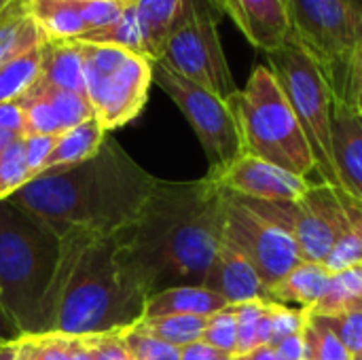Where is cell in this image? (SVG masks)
I'll use <instances>...</instances> for the list:
<instances>
[{"label": "cell", "mask_w": 362, "mask_h": 360, "mask_svg": "<svg viewBox=\"0 0 362 360\" xmlns=\"http://www.w3.org/2000/svg\"><path fill=\"white\" fill-rule=\"evenodd\" d=\"M227 191L216 180L155 182L138 221L125 231L127 261L146 295L202 286L225 236Z\"/></svg>", "instance_id": "obj_1"}, {"label": "cell", "mask_w": 362, "mask_h": 360, "mask_svg": "<svg viewBox=\"0 0 362 360\" xmlns=\"http://www.w3.org/2000/svg\"><path fill=\"white\" fill-rule=\"evenodd\" d=\"M125 231L106 236L70 227L59 233L62 250L45 301L42 335H102L142 318L148 295L127 261Z\"/></svg>", "instance_id": "obj_2"}, {"label": "cell", "mask_w": 362, "mask_h": 360, "mask_svg": "<svg viewBox=\"0 0 362 360\" xmlns=\"http://www.w3.org/2000/svg\"><path fill=\"white\" fill-rule=\"evenodd\" d=\"M155 182L117 140L106 138L91 159L42 172L8 199L57 233L83 227L108 236L134 227Z\"/></svg>", "instance_id": "obj_3"}, {"label": "cell", "mask_w": 362, "mask_h": 360, "mask_svg": "<svg viewBox=\"0 0 362 360\" xmlns=\"http://www.w3.org/2000/svg\"><path fill=\"white\" fill-rule=\"evenodd\" d=\"M59 233L42 219L0 202V306L23 335H42V312L57 272Z\"/></svg>", "instance_id": "obj_4"}, {"label": "cell", "mask_w": 362, "mask_h": 360, "mask_svg": "<svg viewBox=\"0 0 362 360\" xmlns=\"http://www.w3.org/2000/svg\"><path fill=\"white\" fill-rule=\"evenodd\" d=\"M244 155L269 161L297 176L316 172L308 138L269 66H255L244 89L229 98Z\"/></svg>", "instance_id": "obj_5"}, {"label": "cell", "mask_w": 362, "mask_h": 360, "mask_svg": "<svg viewBox=\"0 0 362 360\" xmlns=\"http://www.w3.org/2000/svg\"><path fill=\"white\" fill-rule=\"evenodd\" d=\"M293 40L322 72L333 100L361 98L362 15L344 0H286Z\"/></svg>", "instance_id": "obj_6"}, {"label": "cell", "mask_w": 362, "mask_h": 360, "mask_svg": "<svg viewBox=\"0 0 362 360\" xmlns=\"http://www.w3.org/2000/svg\"><path fill=\"white\" fill-rule=\"evenodd\" d=\"M267 62L308 138L320 182L341 187L331 149L333 95L322 72L293 38L269 51Z\"/></svg>", "instance_id": "obj_7"}, {"label": "cell", "mask_w": 362, "mask_h": 360, "mask_svg": "<svg viewBox=\"0 0 362 360\" xmlns=\"http://www.w3.org/2000/svg\"><path fill=\"white\" fill-rule=\"evenodd\" d=\"M85 93L104 132L134 121L148 100L153 59L117 47L81 42Z\"/></svg>", "instance_id": "obj_8"}, {"label": "cell", "mask_w": 362, "mask_h": 360, "mask_svg": "<svg viewBox=\"0 0 362 360\" xmlns=\"http://www.w3.org/2000/svg\"><path fill=\"white\" fill-rule=\"evenodd\" d=\"M225 15L221 0H185L180 17L155 62L206 87L223 100L238 93L223 51L218 23Z\"/></svg>", "instance_id": "obj_9"}, {"label": "cell", "mask_w": 362, "mask_h": 360, "mask_svg": "<svg viewBox=\"0 0 362 360\" xmlns=\"http://www.w3.org/2000/svg\"><path fill=\"white\" fill-rule=\"evenodd\" d=\"M153 83L159 85L180 108L199 138L210 163V176L225 172L244 155L242 134L229 100L180 76L161 62H153Z\"/></svg>", "instance_id": "obj_10"}, {"label": "cell", "mask_w": 362, "mask_h": 360, "mask_svg": "<svg viewBox=\"0 0 362 360\" xmlns=\"http://www.w3.org/2000/svg\"><path fill=\"white\" fill-rule=\"evenodd\" d=\"M257 214L286 231L308 263H325L348 219L327 182H316L299 199H252L238 195Z\"/></svg>", "instance_id": "obj_11"}, {"label": "cell", "mask_w": 362, "mask_h": 360, "mask_svg": "<svg viewBox=\"0 0 362 360\" xmlns=\"http://www.w3.org/2000/svg\"><path fill=\"white\" fill-rule=\"evenodd\" d=\"M223 242L235 248L257 269L267 289L303 261L295 240L286 231L257 214L233 193H227Z\"/></svg>", "instance_id": "obj_12"}, {"label": "cell", "mask_w": 362, "mask_h": 360, "mask_svg": "<svg viewBox=\"0 0 362 360\" xmlns=\"http://www.w3.org/2000/svg\"><path fill=\"white\" fill-rule=\"evenodd\" d=\"M123 0H32V15L45 40H78L117 21Z\"/></svg>", "instance_id": "obj_13"}, {"label": "cell", "mask_w": 362, "mask_h": 360, "mask_svg": "<svg viewBox=\"0 0 362 360\" xmlns=\"http://www.w3.org/2000/svg\"><path fill=\"white\" fill-rule=\"evenodd\" d=\"M210 178L216 180L227 193L252 199H299L314 185L303 176L286 172L252 155H242L225 172Z\"/></svg>", "instance_id": "obj_14"}, {"label": "cell", "mask_w": 362, "mask_h": 360, "mask_svg": "<svg viewBox=\"0 0 362 360\" xmlns=\"http://www.w3.org/2000/svg\"><path fill=\"white\" fill-rule=\"evenodd\" d=\"M331 149L341 187L362 199V98L333 100Z\"/></svg>", "instance_id": "obj_15"}, {"label": "cell", "mask_w": 362, "mask_h": 360, "mask_svg": "<svg viewBox=\"0 0 362 360\" xmlns=\"http://www.w3.org/2000/svg\"><path fill=\"white\" fill-rule=\"evenodd\" d=\"M246 40L265 53L293 38L286 0H221Z\"/></svg>", "instance_id": "obj_16"}, {"label": "cell", "mask_w": 362, "mask_h": 360, "mask_svg": "<svg viewBox=\"0 0 362 360\" xmlns=\"http://www.w3.org/2000/svg\"><path fill=\"white\" fill-rule=\"evenodd\" d=\"M202 286L223 297L227 306H240L248 301H272L269 289L259 278L257 269L227 242L221 244Z\"/></svg>", "instance_id": "obj_17"}, {"label": "cell", "mask_w": 362, "mask_h": 360, "mask_svg": "<svg viewBox=\"0 0 362 360\" xmlns=\"http://www.w3.org/2000/svg\"><path fill=\"white\" fill-rule=\"evenodd\" d=\"M225 308L227 301L204 286H176L148 295L144 301L142 318L176 316V314L210 318Z\"/></svg>", "instance_id": "obj_18"}, {"label": "cell", "mask_w": 362, "mask_h": 360, "mask_svg": "<svg viewBox=\"0 0 362 360\" xmlns=\"http://www.w3.org/2000/svg\"><path fill=\"white\" fill-rule=\"evenodd\" d=\"M45 40L34 15L32 0H8L0 8V66Z\"/></svg>", "instance_id": "obj_19"}, {"label": "cell", "mask_w": 362, "mask_h": 360, "mask_svg": "<svg viewBox=\"0 0 362 360\" xmlns=\"http://www.w3.org/2000/svg\"><path fill=\"white\" fill-rule=\"evenodd\" d=\"M40 83L85 93V72L83 53L78 40H45L42 42V72Z\"/></svg>", "instance_id": "obj_20"}, {"label": "cell", "mask_w": 362, "mask_h": 360, "mask_svg": "<svg viewBox=\"0 0 362 360\" xmlns=\"http://www.w3.org/2000/svg\"><path fill=\"white\" fill-rule=\"evenodd\" d=\"M331 272L322 263H308L301 261L295 269H291L280 282L269 289V297L282 306H299L305 312H312L314 306L320 301Z\"/></svg>", "instance_id": "obj_21"}, {"label": "cell", "mask_w": 362, "mask_h": 360, "mask_svg": "<svg viewBox=\"0 0 362 360\" xmlns=\"http://www.w3.org/2000/svg\"><path fill=\"white\" fill-rule=\"evenodd\" d=\"M132 4L142 36L144 55L155 62L161 57V51L180 17L185 0H134Z\"/></svg>", "instance_id": "obj_22"}, {"label": "cell", "mask_w": 362, "mask_h": 360, "mask_svg": "<svg viewBox=\"0 0 362 360\" xmlns=\"http://www.w3.org/2000/svg\"><path fill=\"white\" fill-rule=\"evenodd\" d=\"M106 138L108 136H106L104 127L100 125V121L95 117H91V119H87V121L70 127V129H66L64 134H59L55 138L53 151H51L42 172L76 166L81 161L91 159L102 149Z\"/></svg>", "instance_id": "obj_23"}, {"label": "cell", "mask_w": 362, "mask_h": 360, "mask_svg": "<svg viewBox=\"0 0 362 360\" xmlns=\"http://www.w3.org/2000/svg\"><path fill=\"white\" fill-rule=\"evenodd\" d=\"M42 42L0 66V104L17 102L38 83L42 72Z\"/></svg>", "instance_id": "obj_24"}, {"label": "cell", "mask_w": 362, "mask_h": 360, "mask_svg": "<svg viewBox=\"0 0 362 360\" xmlns=\"http://www.w3.org/2000/svg\"><path fill=\"white\" fill-rule=\"evenodd\" d=\"M362 306V265L331 274L329 284L310 314L331 316Z\"/></svg>", "instance_id": "obj_25"}, {"label": "cell", "mask_w": 362, "mask_h": 360, "mask_svg": "<svg viewBox=\"0 0 362 360\" xmlns=\"http://www.w3.org/2000/svg\"><path fill=\"white\" fill-rule=\"evenodd\" d=\"M142 333L153 335L165 344H172L176 348L189 346L193 342H199L204 335V329L208 325V318L204 316H157V318H140L134 323Z\"/></svg>", "instance_id": "obj_26"}, {"label": "cell", "mask_w": 362, "mask_h": 360, "mask_svg": "<svg viewBox=\"0 0 362 360\" xmlns=\"http://www.w3.org/2000/svg\"><path fill=\"white\" fill-rule=\"evenodd\" d=\"M30 95H36L40 100H45L53 112L57 115L64 132L95 117L93 115V106L91 102L87 100V95L83 93H74V91H66V89H57V87H51V85H45V83H36L30 91Z\"/></svg>", "instance_id": "obj_27"}, {"label": "cell", "mask_w": 362, "mask_h": 360, "mask_svg": "<svg viewBox=\"0 0 362 360\" xmlns=\"http://www.w3.org/2000/svg\"><path fill=\"white\" fill-rule=\"evenodd\" d=\"M81 42H91V45H106V47H117V49H125L132 53H142V36L138 30V21H136V13H134V4L129 2L123 11V15L112 21L106 28L93 30L89 34H85L83 38H78Z\"/></svg>", "instance_id": "obj_28"}, {"label": "cell", "mask_w": 362, "mask_h": 360, "mask_svg": "<svg viewBox=\"0 0 362 360\" xmlns=\"http://www.w3.org/2000/svg\"><path fill=\"white\" fill-rule=\"evenodd\" d=\"M30 180L32 174L25 159L23 136H17L0 151V202L15 195Z\"/></svg>", "instance_id": "obj_29"}, {"label": "cell", "mask_w": 362, "mask_h": 360, "mask_svg": "<svg viewBox=\"0 0 362 360\" xmlns=\"http://www.w3.org/2000/svg\"><path fill=\"white\" fill-rule=\"evenodd\" d=\"M303 346H305L308 360H352V354L335 337V333L327 329L310 312H308V320L303 327Z\"/></svg>", "instance_id": "obj_30"}, {"label": "cell", "mask_w": 362, "mask_h": 360, "mask_svg": "<svg viewBox=\"0 0 362 360\" xmlns=\"http://www.w3.org/2000/svg\"><path fill=\"white\" fill-rule=\"evenodd\" d=\"M132 360H180V348L142 333L136 325L119 331Z\"/></svg>", "instance_id": "obj_31"}, {"label": "cell", "mask_w": 362, "mask_h": 360, "mask_svg": "<svg viewBox=\"0 0 362 360\" xmlns=\"http://www.w3.org/2000/svg\"><path fill=\"white\" fill-rule=\"evenodd\" d=\"M202 342L212 346L214 350L235 356V344H238V327H235V312L233 306H227L225 310L216 312L208 318V325L204 329Z\"/></svg>", "instance_id": "obj_32"}, {"label": "cell", "mask_w": 362, "mask_h": 360, "mask_svg": "<svg viewBox=\"0 0 362 360\" xmlns=\"http://www.w3.org/2000/svg\"><path fill=\"white\" fill-rule=\"evenodd\" d=\"M316 316V314H314ZM348 348L352 359L362 352V306L331 316H316Z\"/></svg>", "instance_id": "obj_33"}, {"label": "cell", "mask_w": 362, "mask_h": 360, "mask_svg": "<svg viewBox=\"0 0 362 360\" xmlns=\"http://www.w3.org/2000/svg\"><path fill=\"white\" fill-rule=\"evenodd\" d=\"M267 308V301H248L233 306L235 312V327H238V344H235V359L252 352L259 348L257 333H259V320Z\"/></svg>", "instance_id": "obj_34"}, {"label": "cell", "mask_w": 362, "mask_h": 360, "mask_svg": "<svg viewBox=\"0 0 362 360\" xmlns=\"http://www.w3.org/2000/svg\"><path fill=\"white\" fill-rule=\"evenodd\" d=\"M269 318H272V344L269 346H276L286 337L303 333L308 312L301 308H288V306L272 301L269 303Z\"/></svg>", "instance_id": "obj_35"}, {"label": "cell", "mask_w": 362, "mask_h": 360, "mask_svg": "<svg viewBox=\"0 0 362 360\" xmlns=\"http://www.w3.org/2000/svg\"><path fill=\"white\" fill-rule=\"evenodd\" d=\"M85 342L91 350L93 360H132L119 331L102 333V335H87Z\"/></svg>", "instance_id": "obj_36"}, {"label": "cell", "mask_w": 362, "mask_h": 360, "mask_svg": "<svg viewBox=\"0 0 362 360\" xmlns=\"http://www.w3.org/2000/svg\"><path fill=\"white\" fill-rule=\"evenodd\" d=\"M34 360H70V337L66 335H28Z\"/></svg>", "instance_id": "obj_37"}, {"label": "cell", "mask_w": 362, "mask_h": 360, "mask_svg": "<svg viewBox=\"0 0 362 360\" xmlns=\"http://www.w3.org/2000/svg\"><path fill=\"white\" fill-rule=\"evenodd\" d=\"M57 136H23V146H25V159L32 178L38 176L53 151Z\"/></svg>", "instance_id": "obj_38"}, {"label": "cell", "mask_w": 362, "mask_h": 360, "mask_svg": "<svg viewBox=\"0 0 362 360\" xmlns=\"http://www.w3.org/2000/svg\"><path fill=\"white\" fill-rule=\"evenodd\" d=\"M0 129L13 136H25V112L19 102L0 104Z\"/></svg>", "instance_id": "obj_39"}, {"label": "cell", "mask_w": 362, "mask_h": 360, "mask_svg": "<svg viewBox=\"0 0 362 360\" xmlns=\"http://www.w3.org/2000/svg\"><path fill=\"white\" fill-rule=\"evenodd\" d=\"M341 208H344V214L348 219V223L352 225V229L362 238V199L354 197L352 193H348L344 187H333Z\"/></svg>", "instance_id": "obj_40"}, {"label": "cell", "mask_w": 362, "mask_h": 360, "mask_svg": "<svg viewBox=\"0 0 362 360\" xmlns=\"http://www.w3.org/2000/svg\"><path fill=\"white\" fill-rule=\"evenodd\" d=\"M278 360H305V346H303V333L282 339L274 346Z\"/></svg>", "instance_id": "obj_41"}, {"label": "cell", "mask_w": 362, "mask_h": 360, "mask_svg": "<svg viewBox=\"0 0 362 360\" xmlns=\"http://www.w3.org/2000/svg\"><path fill=\"white\" fill-rule=\"evenodd\" d=\"M0 360H34L28 335L19 337L17 342L0 344Z\"/></svg>", "instance_id": "obj_42"}, {"label": "cell", "mask_w": 362, "mask_h": 360, "mask_svg": "<svg viewBox=\"0 0 362 360\" xmlns=\"http://www.w3.org/2000/svg\"><path fill=\"white\" fill-rule=\"evenodd\" d=\"M221 356H225V354L214 350L212 346L204 344L202 339L180 348V360H218Z\"/></svg>", "instance_id": "obj_43"}, {"label": "cell", "mask_w": 362, "mask_h": 360, "mask_svg": "<svg viewBox=\"0 0 362 360\" xmlns=\"http://www.w3.org/2000/svg\"><path fill=\"white\" fill-rule=\"evenodd\" d=\"M19 337H23V333L19 331V327H17V323L11 318V314L0 306V344L17 342Z\"/></svg>", "instance_id": "obj_44"}, {"label": "cell", "mask_w": 362, "mask_h": 360, "mask_svg": "<svg viewBox=\"0 0 362 360\" xmlns=\"http://www.w3.org/2000/svg\"><path fill=\"white\" fill-rule=\"evenodd\" d=\"M272 303V301H269ZM269 303L259 320V333H257V342L259 346H269L272 344V318H269Z\"/></svg>", "instance_id": "obj_45"}, {"label": "cell", "mask_w": 362, "mask_h": 360, "mask_svg": "<svg viewBox=\"0 0 362 360\" xmlns=\"http://www.w3.org/2000/svg\"><path fill=\"white\" fill-rule=\"evenodd\" d=\"M70 360H93L85 337H70Z\"/></svg>", "instance_id": "obj_46"}, {"label": "cell", "mask_w": 362, "mask_h": 360, "mask_svg": "<svg viewBox=\"0 0 362 360\" xmlns=\"http://www.w3.org/2000/svg\"><path fill=\"white\" fill-rule=\"evenodd\" d=\"M235 360H278V356H276L274 346H259L252 352H248L244 356H238Z\"/></svg>", "instance_id": "obj_47"}, {"label": "cell", "mask_w": 362, "mask_h": 360, "mask_svg": "<svg viewBox=\"0 0 362 360\" xmlns=\"http://www.w3.org/2000/svg\"><path fill=\"white\" fill-rule=\"evenodd\" d=\"M13 138H17V136H13V134H6V132H2V129H0V151H2V149H4V146L11 142V140H13Z\"/></svg>", "instance_id": "obj_48"}, {"label": "cell", "mask_w": 362, "mask_h": 360, "mask_svg": "<svg viewBox=\"0 0 362 360\" xmlns=\"http://www.w3.org/2000/svg\"><path fill=\"white\" fill-rule=\"evenodd\" d=\"M346 4H350L358 15H362V0H344Z\"/></svg>", "instance_id": "obj_49"}, {"label": "cell", "mask_w": 362, "mask_h": 360, "mask_svg": "<svg viewBox=\"0 0 362 360\" xmlns=\"http://www.w3.org/2000/svg\"><path fill=\"white\" fill-rule=\"evenodd\" d=\"M356 66H358V70H362V42L361 49H358V57H356Z\"/></svg>", "instance_id": "obj_50"}, {"label": "cell", "mask_w": 362, "mask_h": 360, "mask_svg": "<svg viewBox=\"0 0 362 360\" xmlns=\"http://www.w3.org/2000/svg\"><path fill=\"white\" fill-rule=\"evenodd\" d=\"M358 93L362 98V70H358Z\"/></svg>", "instance_id": "obj_51"}, {"label": "cell", "mask_w": 362, "mask_h": 360, "mask_svg": "<svg viewBox=\"0 0 362 360\" xmlns=\"http://www.w3.org/2000/svg\"><path fill=\"white\" fill-rule=\"evenodd\" d=\"M218 360H235V356H227V354H225V356H221Z\"/></svg>", "instance_id": "obj_52"}, {"label": "cell", "mask_w": 362, "mask_h": 360, "mask_svg": "<svg viewBox=\"0 0 362 360\" xmlns=\"http://www.w3.org/2000/svg\"><path fill=\"white\" fill-rule=\"evenodd\" d=\"M6 2H8V0H0V8H2V6H4Z\"/></svg>", "instance_id": "obj_53"}, {"label": "cell", "mask_w": 362, "mask_h": 360, "mask_svg": "<svg viewBox=\"0 0 362 360\" xmlns=\"http://www.w3.org/2000/svg\"><path fill=\"white\" fill-rule=\"evenodd\" d=\"M354 360H362V352L361 354H356V356H354Z\"/></svg>", "instance_id": "obj_54"}, {"label": "cell", "mask_w": 362, "mask_h": 360, "mask_svg": "<svg viewBox=\"0 0 362 360\" xmlns=\"http://www.w3.org/2000/svg\"><path fill=\"white\" fill-rule=\"evenodd\" d=\"M125 2H134V0H125Z\"/></svg>", "instance_id": "obj_55"}, {"label": "cell", "mask_w": 362, "mask_h": 360, "mask_svg": "<svg viewBox=\"0 0 362 360\" xmlns=\"http://www.w3.org/2000/svg\"><path fill=\"white\" fill-rule=\"evenodd\" d=\"M305 360H308V359H305Z\"/></svg>", "instance_id": "obj_56"}, {"label": "cell", "mask_w": 362, "mask_h": 360, "mask_svg": "<svg viewBox=\"0 0 362 360\" xmlns=\"http://www.w3.org/2000/svg\"><path fill=\"white\" fill-rule=\"evenodd\" d=\"M352 360H354V359H352Z\"/></svg>", "instance_id": "obj_57"}]
</instances>
